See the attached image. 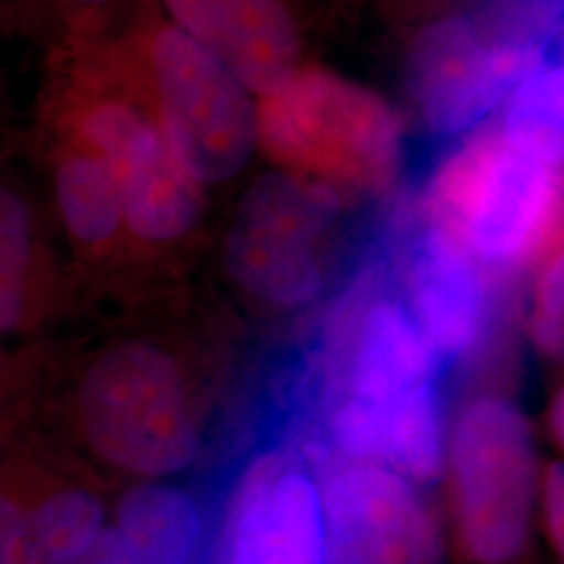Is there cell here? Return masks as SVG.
Returning <instances> with one entry per match:
<instances>
[{"instance_id":"obj_2","label":"cell","mask_w":564,"mask_h":564,"mask_svg":"<svg viewBox=\"0 0 564 564\" xmlns=\"http://www.w3.org/2000/svg\"><path fill=\"white\" fill-rule=\"evenodd\" d=\"M102 53L202 182L235 181L260 151V99L226 65L155 11Z\"/></svg>"},{"instance_id":"obj_19","label":"cell","mask_w":564,"mask_h":564,"mask_svg":"<svg viewBox=\"0 0 564 564\" xmlns=\"http://www.w3.org/2000/svg\"><path fill=\"white\" fill-rule=\"evenodd\" d=\"M132 0H21V11L61 51L107 41L105 30Z\"/></svg>"},{"instance_id":"obj_4","label":"cell","mask_w":564,"mask_h":564,"mask_svg":"<svg viewBox=\"0 0 564 564\" xmlns=\"http://www.w3.org/2000/svg\"><path fill=\"white\" fill-rule=\"evenodd\" d=\"M429 216L487 272L535 260L564 226L561 167L514 149L500 134L466 144L431 188Z\"/></svg>"},{"instance_id":"obj_6","label":"cell","mask_w":564,"mask_h":564,"mask_svg":"<svg viewBox=\"0 0 564 564\" xmlns=\"http://www.w3.org/2000/svg\"><path fill=\"white\" fill-rule=\"evenodd\" d=\"M80 414L95 452L123 470L162 477L197 456L181 372L155 347L121 345L93 364L82 383Z\"/></svg>"},{"instance_id":"obj_11","label":"cell","mask_w":564,"mask_h":564,"mask_svg":"<svg viewBox=\"0 0 564 564\" xmlns=\"http://www.w3.org/2000/svg\"><path fill=\"white\" fill-rule=\"evenodd\" d=\"M158 13L226 65L263 99L303 65V39L289 0H155Z\"/></svg>"},{"instance_id":"obj_23","label":"cell","mask_w":564,"mask_h":564,"mask_svg":"<svg viewBox=\"0 0 564 564\" xmlns=\"http://www.w3.org/2000/svg\"><path fill=\"white\" fill-rule=\"evenodd\" d=\"M78 564H155L130 544L116 527H105L97 544Z\"/></svg>"},{"instance_id":"obj_21","label":"cell","mask_w":564,"mask_h":564,"mask_svg":"<svg viewBox=\"0 0 564 564\" xmlns=\"http://www.w3.org/2000/svg\"><path fill=\"white\" fill-rule=\"evenodd\" d=\"M0 564H51L30 523V512L0 529Z\"/></svg>"},{"instance_id":"obj_25","label":"cell","mask_w":564,"mask_h":564,"mask_svg":"<svg viewBox=\"0 0 564 564\" xmlns=\"http://www.w3.org/2000/svg\"><path fill=\"white\" fill-rule=\"evenodd\" d=\"M25 514H28V510H23L18 502H13L11 498L0 494V529L18 523Z\"/></svg>"},{"instance_id":"obj_5","label":"cell","mask_w":564,"mask_h":564,"mask_svg":"<svg viewBox=\"0 0 564 564\" xmlns=\"http://www.w3.org/2000/svg\"><path fill=\"white\" fill-rule=\"evenodd\" d=\"M447 449L468 556L512 563L529 542L538 498V452L523 410L500 395L466 403Z\"/></svg>"},{"instance_id":"obj_18","label":"cell","mask_w":564,"mask_h":564,"mask_svg":"<svg viewBox=\"0 0 564 564\" xmlns=\"http://www.w3.org/2000/svg\"><path fill=\"white\" fill-rule=\"evenodd\" d=\"M34 214L20 193L0 184V333L20 323L34 260Z\"/></svg>"},{"instance_id":"obj_7","label":"cell","mask_w":564,"mask_h":564,"mask_svg":"<svg viewBox=\"0 0 564 564\" xmlns=\"http://www.w3.org/2000/svg\"><path fill=\"white\" fill-rule=\"evenodd\" d=\"M341 193L289 170H272L247 188L224 242L228 274L256 300L297 307L318 297L321 245Z\"/></svg>"},{"instance_id":"obj_9","label":"cell","mask_w":564,"mask_h":564,"mask_svg":"<svg viewBox=\"0 0 564 564\" xmlns=\"http://www.w3.org/2000/svg\"><path fill=\"white\" fill-rule=\"evenodd\" d=\"M326 564H445L442 529L414 481L375 463L345 466L323 491Z\"/></svg>"},{"instance_id":"obj_14","label":"cell","mask_w":564,"mask_h":564,"mask_svg":"<svg viewBox=\"0 0 564 564\" xmlns=\"http://www.w3.org/2000/svg\"><path fill=\"white\" fill-rule=\"evenodd\" d=\"M55 170V199L69 237L86 247L113 241L126 228L118 165L101 151L65 132Z\"/></svg>"},{"instance_id":"obj_1","label":"cell","mask_w":564,"mask_h":564,"mask_svg":"<svg viewBox=\"0 0 564 564\" xmlns=\"http://www.w3.org/2000/svg\"><path fill=\"white\" fill-rule=\"evenodd\" d=\"M444 366L408 307L375 303L360 323L347 393L330 424L337 445L410 481L437 479L447 452Z\"/></svg>"},{"instance_id":"obj_22","label":"cell","mask_w":564,"mask_h":564,"mask_svg":"<svg viewBox=\"0 0 564 564\" xmlns=\"http://www.w3.org/2000/svg\"><path fill=\"white\" fill-rule=\"evenodd\" d=\"M545 523L564 561V463L550 464L544 477Z\"/></svg>"},{"instance_id":"obj_13","label":"cell","mask_w":564,"mask_h":564,"mask_svg":"<svg viewBox=\"0 0 564 564\" xmlns=\"http://www.w3.org/2000/svg\"><path fill=\"white\" fill-rule=\"evenodd\" d=\"M228 564H326L323 491L297 470L256 487L232 529Z\"/></svg>"},{"instance_id":"obj_8","label":"cell","mask_w":564,"mask_h":564,"mask_svg":"<svg viewBox=\"0 0 564 564\" xmlns=\"http://www.w3.org/2000/svg\"><path fill=\"white\" fill-rule=\"evenodd\" d=\"M544 53L508 25L475 13L429 23L408 55V88L429 130L456 137L477 128L531 74Z\"/></svg>"},{"instance_id":"obj_20","label":"cell","mask_w":564,"mask_h":564,"mask_svg":"<svg viewBox=\"0 0 564 564\" xmlns=\"http://www.w3.org/2000/svg\"><path fill=\"white\" fill-rule=\"evenodd\" d=\"M531 339L554 362L564 364V245L545 263L531 305Z\"/></svg>"},{"instance_id":"obj_12","label":"cell","mask_w":564,"mask_h":564,"mask_svg":"<svg viewBox=\"0 0 564 564\" xmlns=\"http://www.w3.org/2000/svg\"><path fill=\"white\" fill-rule=\"evenodd\" d=\"M126 230L153 245L181 241L205 212V186L178 160L153 116L118 160Z\"/></svg>"},{"instance_id":"obj_15","label":"cell","mask_w":564,"mask_h":564,"mask_svg":"<svg viewBox=\"0 0 564 564\" xmlns=\"http://www.w3.org/2000/svg\"><path fill=\"white\" fill-rule=\"evenodd\" d=\"M116 529L151 563L188 564L202 538V514L176 487L139 485L121 500Z\"/></svg>"},{"instance_id":"obj_3","label":"cell","mask_w":564,"mask_h":564,"mask_svg":"<svg viewBox=\"0 0 564 564\" xmlns=\"http://www.w3.org/2000/svg\"><path fill=\"white\" fill-rule=\"evenodd\" d=\"M402 123L391 105L358 82L303 65L260 99V151L282 170L335 191H372L393 178Z\"/></svg>"},{"instance_id":"obj_17","label":"cell","mask_w":564,"mask_h":564,"mask_svg":"<svg viewBox=\"0 0 564 564\" xmlns=\"http://www.w3.org/2000/svg\"><path fill=\"white\" fill-rule=\"evenodd\" d=\"M30 523L51 564H78L102 533V506L82 489H65L30 510Z\"/></svg>"},{"instance_id":"obj_24","label":"cell","mask_w":564,"mask_h":564,"mask_svg":"<svg viewBox=\"0 0 564 564\" xmlns=\"http://www.w3.org/2000/svg\"><path fill=\"white\" fill-rule=\"evenodd\" d=\"M550 426L558 444L564 445V387L556 393L554 402L550 405Z\"/></svg>"},{"instance_id":"obj_26","label":"cell","mask_w":564,"mask_h":564,"mask_svg":"<svg viewBox=\"0 0 564 564\" xmlns=\"http://www.w3.org/2000/svg\"><path fill=\"white\" fill-rule=\"evenodd\" d=\"M2 4H4V0H0V9H2Z\"/></svg>"},{"instance_id":"obj_10","label":"cell","mask_w":564,"mask_h":564,"mask_svg":"<svg viewBox=\"0 0 564 564\" xmlns=\"http://www.w3.org/2000/svg\"><path fill=\"white\" fill-rule=\"evenodd\" d=\"M491 272L444 224L426 216L405 253L410 314L442 362H463L494 324Z\"/></svg>"},{"instance_id":"obj_16","label":"cell","mask_w":564,"mask_h":564,"mask_svg":"<svg viewBox=\"0 0 564 564\" xmlns=\"http://www.w3.org/2000/svg\"><path fill=\"white\" fill-rule=\"evenodd\" d=\"M502 137L540 162L564 165V61L547 63L512 93Z\"/></svg>"}]
</instances>
